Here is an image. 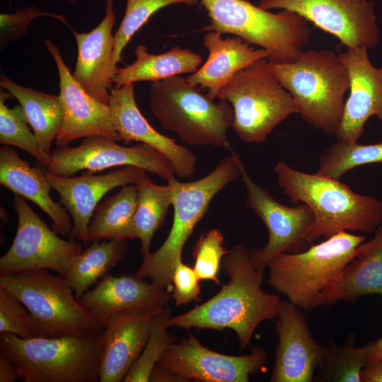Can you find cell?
I'll use <instances>...</instances> for the list:
<instances>
[{
    "instance_id": "cell-45",
    "label": "cell",
    "mask_w": 382,
    "mask_h": 382,
    "mask_svg": "<svg viewBox=\"0 0 382 382\" xmlns=\"http://www.w3.org/2000/svg\"><path fill=\"white\" fill-rule=\"evenodd\" d=\"M71 4H75L76 0H68Z\"/></svg>"
},
{
    "instance_id": "cell-6",
    "label": "cell",
    "mask_w": 382,
    "mask_h": 382,
    "mask_svg": "<svg viewBox=\"0 0 382 382\" xmlns=\"http://www.w3.org/2000/svg\"><path fill=\"white\" fill-rule=\"evenodd\" d=\"M364 236L342 231L296 253H280L270 260L268 282L301 309L322 304L330 287L354 258Z\"/></svg>"
},
{
    "instance_id": "cell-29",
    "label": "cell",
    "mask_w": 382,
    "mask_h": 382,
    "mask_svg": "<svg viewBox=\"0 0 382 382\" xmlns=\"http://www.w3.org/2000/svg\"><path fill=\"white\" fill-rule=\"evenodd\" d=\"M137 187L125 185L106 196L96 207L88 228V243L103 240L135 239L134 216Z\"/></svg>"
},
{
    "instance_id": "cell-44",
    "label": "cell",
    "mask_w": 382,
    "mask_h": 382,
    "mask_svg": "<svg viewBox=\"0 0 382 382\" xmlns=\"http://www.w3.org/2000/svg\"><path fill=\"white\" fill-rule=\"evenodd\" d=\"M369 362L382 359V337L364 345Z\"/></svg>"
},
{
    "instance_id": "cell-8",
    "label": "cell",
    "mask_w": 382,
    "mask_h": 382,
    "mask_svg": "<svg viewBox=\"0 0 382 382\" xmlns=\"http://www.w3.org/2000/svg\"><path fill=\"white\" fill-rule=\"evenodd\" d=\"M210 19L202 30L238 37L267 51L270 63L295 61L308 42L312 29L300 15L272 13L246 0H200Z\"/></svg>"
},
{
    "instance_id": "cell-40",
    "label": "cell",
    "mask_w": 382,
    "mask_h": 382,
    "mask_svg": "<svg viewBox=\"0 0 382 382\" xmlns=\"http://www.w3.org/2000/svg\"><path fill=\"white\" fill-rule=\"evenodd\" d=\"M194 268L179 262L175 267L172 276L173 284L172 297L176 306L186 305L193 301H198L200 286Z\"/></svg>"
},
{
    "instance_id": "cell-30",
    "label": "cell",
    "mask_w": 382,
    "mask_h": 382,
    "mask_svg": "<svg viewBox=\"0 0 382 382\" xmlns=\"http://www.w3.org/2000/svg\"><path fill=\"white\" fill-rule=\"evenodd\" d=\"M126 239L94 241L72 259L65 275L77 300L122 260Z\"/></svg>"
},
{
    "instance_id": "cell-37",
    "label": "cell",
    "mask_w": 382,
    "mask_h": 382,
    "mask_svg": "<svg viewBox=\"0 0 382 382\" xmlns=\"http://www.w3.org/2000/svg\"><path fill=\"white\" fill-rule=\"evenodd\" d=\"M224 238L219 230H209L201 235L197 241L194 249V270L201 280H212L220 284L218 273L220 264L228 250L225 248Z\"/></svg>"
},
{
    "instance_id": "cell-34",
    "label": "cell",
    "mask_w": 382,
    "mask_h": 382,
    "mask_svg": "<svg viewBox=\"0 0 382 382\" xmlns=\"http://www.w3.org/2000/svg\"><path fill=\"white\" fill-rule=\"evenodd\" d=\"M13 98L7 91H0V144L19 148L33 156L46 168L50 162V154L40 146L21 105L8 108L5 101Z\"/></svg>"
},
{
    "instance_id": "cell-13",
    "label": "cell",
    "mask_w": 382,
    "mask_h": 382,
    "mask_svg": "<svg viewBox=\"0 0 382 382\" xmlns=\"http://www.w3.org/2000/svg\"><path fill=\"white\" fill-rule=\"evenodd\" d=\"M265 10L294 12L333 35L347 48L378 46L380 30L372 0H260Z\"/></svg>"
},
{
    "instance_id": "cell-14",
    "label": "cell",
    "mask_w": 382,
    "mask_h": 382,
    "mask_svg": "<svg viewBox=\"0 0 382 382\" xmlns=\"http://www.w3.org/2000/svg\"><path fill=\"white\" fill-rule=\"evenodd\" d=\"M241 178L246 191L245 205L264 223L268 231L267 243L250 250V258L257 269H265L271 259L280 253H296L308 247V232L313 215L303 203L288 207L279 203L258 185L240 161Z\"/></svg>"
},
{
    "instance_id": "cell-28",
    "label": "cell",
    "mask_w": 382,
    "mask_h": 382,
    "mask_svg": "<svg viewBox=\"0 0 382 382\" xmlns=\"http://www.w3.org/2000/svg\"><path fill=\"white\" fill-rule=\"evenodd\" d=\"M0 86L19 102L40 146L50 154L63 120L59 96L23 86L4 74L0 76Z\"/></svg>"
},
{
    "instance_id": "cell-31",
    "label": "cell",
    "mask_w": 382,
    "mask_h": 382,
    "mask_svg": "<svg viewBox=\"0 0 382 382\" xmlns=\"http://www.w3.org/2000/svg\"><path fill=\"white\" fill-rule=\"evenodd\" d=\"M137 205L134 216L135 238L141 241L142 256L150 253L156 231L163 226L169 207L173 204V192L169 184L159 185L146 175L137 183Z\"/></svg>"
},
{
    "instance_id": "cell-12",
    "label": "cell",
    "mask_w": 382,
    "mask_h": 382,
    "mask_svg": "<svg viewBox=\"0 0 382 382\" xmlns=\"http://www.w3.org/2000/svg\"><path fill=\"white\" fill-rule=\"evenodd\" d=\"M49 154L50 164L42 170L57 175L72 176L83 170L93 173L117 166L138 167L166 181L175 175L170 160L144 143L125 146L107 137L93 136L83 138L74 147L57 146Z\"/></svg>"
},
{
    "instance_id": "cell-16",
    "label": "cell",
    "mask_w": 382,
    "mask_h": 382,
    "mask_svg": "<svg viewBox=\"0 0 382 382\" xmlns=\"http://www.w3.org/2000/svg\"><path fill=\"white\" fill-rule=\"evenodd\" d=\"M44 42L57 69L59 97L63 110L62 125L55 144L68 146L76 139L93 136L121 141L113 127L109 105L86 92L71 73L57 45L48 39Z\"/></svg>"
},
{
    "instance_id": "cell-20",
    "label": "cell",
    "mask_w": 382,
    "mask_h": 382,
    "mask_svg": "<svg viewBox=\"0 0 382 382\" xmlns=\"http://www.w3.org/2000/svg\"><path fill=\"white\" fill-rule=\"evenodd\" d=\"M338 56L347 69L350 86L335 137L357 143L370 117L382 120V66L372 64L365 47L347 48Z\"/></svg>"
},
{
    "instance_id": "cell-33",
    "label": "cell",
    "mask_w": 382,
    "mask_h": 382,
    "mask_svg": "<svg viewBox=\"0 0 382 382\" xmlns=\"http://www.w3.org/2000/svg\"><path fill=\"white\" fill-rule=\"evenodd\" d=\"M382 163V141L359 144L337 140L319 156L318 174L336 179L364 165Z\"/></svg>"
},
{
    "instance_id": "cell-5",
    "label": "cell",
    "mask_w": 382,
    "mask_h": 382,
    "mask_svg": "<svg viewBox=\"0 0 382 382\" xmlns=\"http://www.w3.org/2000/svg\"><path fill=\"white\" fill-rule=\"evenodd\" d=\"M103 330L94 335L34 337L2 333L0 352L24 382H98Z\"/></svg>"
},
{
    "instance_id": "cell-25",
    "label": "cell",
    "mask_w": 382,
    "mask_h": 382,
    "mask_svg": "<svg viewBox=\"0 0 382 382\" xmlns=\"http://www.w3.org/2000/svg\"><path fill=\"white\" fill-rule=\"evenodd\" d=\"M221 35L214 30L204 35L203 45L208 51V58L187 77L192 86L207 89V95L213 100L238 71L259 59L268 58L264 49H255L238 37L223 38Z\"/></svg>"
},
{
    "instance_id": "cell-10",
    "label": "cell",
    "mask_w": 382,
    "mask_h": 382,
    "mask_svg": "<svg viewBox=\"0 0 382 382\" xmlns=\"http://www.w3.org/2000/svg\"><path fill=\"white\" fill-rule=\"evenodd\" d=\"M217 98L232 107L231 127L245 143H262L293 114L299 113L290 93L282 85L267 58L238 71L219 91Z\"/></svg>"
},
{
    "instance_id": "cell-19",
    "label": "cell",
    "mask_w": 382,
    "mask_h": 382,
    "mask_svg": "<svg viewBox=\"0 0 382 382\" xmlns=\"http://www.w3.org/2000/svg\"><path fill=\"white\" fill-rule=\"evenodd\" d=\"M170 297L168 290L134 274L117 277L109 273L86 291L79 301L104 329L122 314L163 310L168 307Z\"/></svg>"
},
{
    "instance_id": "cell-23",
    "label": "cell",
    "mask_w": 382,
    "mask_h": 382,
    "mask_svg": "<svg viewBox=\"0 0 382 382\" xmlns=\"http://www.w3.org/2000/svg\"><path fill=\"white\" fill-rule=\"evenodd\" d=\"M158 312L122 314L104 328L99 382H123L143 351Z\"/></svg>"
},
{
    "instance_id": "cell-24",
    "label": "cell",
    "mask_w": 382,
    "mask_h": 382,
    "mask_svg": "<svg viewBox=\"0 0 382 382\" xmlns=\"http://www.w3.org/2000/svg\"><path fill=\"white\" fill-rule=\"evenodd\" d=\"M0 184L37 205L52 220V229L57 234H70L73 227L70 214L51 198L52 187L43 170L32 167L8 145L0 147Z\"/></svg>"
},
{
    "instance_id": "cell-2",
    "label": "cell",
    "mask_w": 382,
    "mask_h": 382,
    "mask_svg": "<svg viewBox=\"0 0 382 382\" xmlns=\"http://www.w3.org/2000/svg\"><path fill=\"white\" fill-rule=\"evenodd\" d=\"M277 182L294 204L308 207L313 221L308 232L311 243L342 231L371 234L382 224V201L354 192L340 180L298 170L284 161L276 163Z\"/></svg>"
},
{
    "instance_id": "cell-11",
    "label": "cell",
    "mask_w": 382,
    "mask_h": 382,
    "mask_svg": "<svg viewBox=\"0 0 382 382\" xmlns=\"http://www.w3.org/2000/svg\"><path fill=\"white\" fill-rule=\"evenodd\" d=\"M13 206L18 226L12 245L0 258V274L46 269L65 277L74 257L83 250V245L59 237L23 197L15 195Z\"/></svg>"
},
{
    "instance_id": "cell-7",
    "label": "cell",
    "mask_w": 382,
    "mask_h": 382,
    "mask_svg": "<svg viewBox=\"0 0 382 382\" xmlns=\"http://www.w3.org/2000/svg\"><path fill=\"white\" fill-rule=\"evenodd\" d=\"M149 107L161 126L183 143L232 150L227 132L234 119L226 100L214 103L180 75L153 81Z\"/></svg>"
},
{
    "instance_id": "cell-1",
    "label": "cell",
    "mask_w": 382,
    "mask_h": 382,
    "mask_svg": "<svg viewBox=\"0 0 382 382\" xmlns=\"http://www.w3.org/2000/svg\"><path fill=\"white\" fill-rule=\"evenodd\" d=\"M222 266L228 282L212 298L190 311L170 318L169 327L183 329L233 330L242 348L248 347L258 325L276 318L281 303L279 296L262 289L264 269H257L250 250L243 243L224 256Z\"/></svg>"
},
{
    "instance_id": "cell-41",
    "label": "cell",
    "mask_w": 382,
    "mask_h": 382,
    "mask_svg": "<svg viewBox=\"0 0 382 382\" xmlns=\"http://www.w3.org/2000/svg\"><path fill=\"white\" fill-rule=\"evenodd\" d=\"M21 378L13 363L0 352V382H14Z\"/></svg>"
},
{
    "instance_id": "cell-39",
    "label": "cell",
    "mask_w": 382,
    "mask_h": 382,
    "mask_svg": "<svg viewBox=\"0 0 382 382\" xmlns=\"http://www.w3.org/2000/svg\"><path fill=\"white\" fill-rule=\"evenodd\" d=\"M40 16H50L71 28L61 15L41 11L37 7L30 6L17 9L14 13L0 14V48L1 50L8 45L23 37L32 21Z\"/></svg>"
},
{
    "instance_id": "cell-36",
    "label": "cell",
    "mask_w": 382,
    "mask_h": 382,
    "mask_svg": "<svg viewBox=\"0 0 382 382\" xmlns=\"http://www.w3.org/2000/svg\"><path fill=\"white\" fill-rule=\"evenodd\" d=\"M199 0H127L123 19L114 35V63L122 61V54L132 36L158 10L172 5L195 6Z\"/></svg>"
},
{
    "instance_id": "cell-35",
    "label": "cell",
    "mask_w": 382,
    "mask_h": 382,
    "mask_svg": "<svg viewBox=\"0 0 382 382\" xmlns=\"http://www.w3.org/2000/svg\"><path fill=\"white\" fill-rule=\"evenodd\" d=\"M171 311L169 307L159 311L153 317L144 348L123 382L149 381L152 370L167 347L174 342L173 336L168 332Z\"/></svg>"
},
{
    "instance_id": "cell-3",
    "label": "cell",
    "mask_w": 382,
    "mask_h": 382,
    "mask_svg": "<svg viewBox=\"0 0 382 382\" xmlns=\"http://www.w3.org/2000/svg\"><path fill=\"white\" fill-rule=\"evenodd\" d=\"M241 156L233 151L223 158L209 174L192 182L168 180L173 192L174 213L170 232L155 252L143 256L134 275L150 279L157 286L168 291L175 265L182 261L183 248L197 224L207 213L214 197L228 185L241 178Z\"/></svg>"
},
{
    "instance_id": "cell-4",
    "label": "cell",
    "mask_w": 382,
    "mask_h": 382,
    "mask_svg": "<svg viewBox=\"0 0 382 382\" xmlns=\"http://www.w3.org/2000/svg\"><path fill=\"white\" fill-rule=\"evenodd\" d=\"M270 64L294 99L301 118L336 137L350 86L347 69L338 54L327 49L308 50L292 62Z\"/></svg>"
},
{
    "instance_id": "cell-15",
    "label": "cell",
    "mask_w": 382,
    "mask_h": 382,
    "mask_svg": "<svg viewBox=\"0 0 382 382\" xmlns=\"http://www.w3.org/2000/svg\"><path fill=\"white\" fill-rule=\"evenodd\" d=\"M265 350L253 347L247 355L221 354L204 347L194 335L173 342L157 365L183 381L248 382L249 377L265 368Z\"/></svg>"
},
{
    "instance_id": "cell-26",
    "label": "cell",
    "mask_w": 382,
    "mask_h": 382,
    "mask_svg": "<svg viewBox=\"0 0 382 382\" xmlns=\"http://www.w3.org/2000/svg\"><path fill=\"white\" fill-rule=\"evenodd\" d=\"M370 294L382 295V226L361 243L339 279L325 294L321 306L354 301Z\"/></svg>"
},
{
    "instance_id": "cell-21",
    "label": "cell",
    "mask_w": 382,
    "mask_h": 382,
    "mask_svg": "<svg viewBox=\"0 0 382 382\" xmlns=\"http://www.w3.org/2000/svg\"><path fill=\"white\" fill-rule=\"evenodd\" d=\"M109 107L111 120L121 141L150 145L171 162L176 176L188 178L196 171L197 158L187 147L156 131L141 113L134 96V83L110 90Z\"/></svg>"
},
{
    "instance_id": "cell-38",
    "label": "cell",
    "mask_w": 382,
    "mask_h": 382,
    "mask_svg": "<svg viewBox=\"0 0 382 382\" xmlns=\"http://www.w3.org/2000/svg\"><path fill=\"white\" fill-rule=\"evenodd\" d=\"M0 333H11L24 339L33 337L29 311L13 293L1 287Z\"/></svg>"
},
{
    "instance_id": "cell-32",
    "label": "cell",
    "mask_w": 382,
    "mask_h": 382,
    "mask_svg": "<svg viewBox=\"0 0 382 382\" xmlns=\"http://www.w3.org/2000/svg\"><path fill=\"white\" fill-rule=\"evenodd\" d=\"M356 335L337 345L332 340L325 347V354L318 369L316 381L322 382H361V372L369 363L365 347L354 345Z\"/></svg>"
},
{
    "instance_id": "cell-22",
    "label": "cell",
    "mask_w": 382,
    "mask_h": 382,
    "mask_svg": "<svg viewBox=\"0 0 382 382\" xmlns=\"http://www.w3.org/2000/svg\"><path fill=\"white\" fill-rule=\"evenodd\" d=\"M115 22L113 0H105V16L94 29L88 33L70 29L78 51L72 74L87 93L105 105L109 103L112 79L117 68L114 63L112 35Z\"/></svg>"
},
{
    "instance_id": "cell-42",
    "label": "cell",
    "mask_w": 382,
    "mask_h": 382,
    "mask_svg": "<svg viewBox=\"0 0 382 382\" xmlns=\"http://www.w3.org/2000/svg\"><path fill=\"white\" fill-rule=\"evenodd\" d=\"M360 377L361 382H382V359L369 362Z\"/></svg>"
},
{
    "instance_id": "cell-27",
    "label": "cell",
    "mask_w": 382,
    "mask_h": 382,
    "mask_svg": "<svg viewBox=\"0 0 382 382\" xmlns=\"http://www.w3.org/2000/svg\"><path fill=\"white\" fill-rule=\"evenodd\" d=\"M135 61L123 68L117 67L112 76L115 87L137 81H156L183 74H193L201 66L202 57L187 49L173 47L161 54H151L139 44L134 49Z\"/></svg>"
},
{
    "instance_id": "cell-17",
    "label": "cell",
    "mask_w": 382,
    "mask_h": 382,
    "mask_svg": "<svg viewBox=\"0 0 382 382\" xmlns=\"http://www.w3.org/2000/svg\"><path fill=\"white\" fill-rule=\"evenodd\" d=\"M300 309L281 300L275 318L279 341L271 382H311L325 357V347L313 339Z\"/></svg>"
},
{
    "instance_id": "cell-18",
    "label": "cell",
    "mask_w": 382,
    "mask_h": 382,
    "mask_svg": "<svg viewBox=\"0 0 382 382\" xmlns=\"http://www.w3.org/2000/svg\"><path fill=\"white\" fill-rule=\"evenodd\" d=\"M59 202L70 214L73 227L70 239L88 243V228L93 212L105 195L118 187L134 184L147 172L135 166H122L108 173L61 176L44 172Z\"/></svg>"
},
{
    "instance_id": "cell-9",
    "label": "cell",
    "mask_w": 382,
    "mask_h": 382,
    "mask_svg": "<svg viewBox=\"0 0 382 382\" xmlns=\"http://www.w3.org/2000/svg\"><path fill=\"white\" fill-rule=\"evenodd\" d=\"M0 287L13 293L29 311L33 337L86 336L103 330L64 276L46 269L0 274Z\"/></svg>"
},
{
    "instance_id": "cell-43",
    "label": "cell",
    "mask_w": 382,
    "mask_h": 382,
    "mask_svg": "<svg viewBox=\"0 0 382 382\" xmlns=\"http://www.w3.org/2000/svg\"><path fill=\"white\" fill-rule=\"evenodd\" d=\"M149 381L163 382V381H183L178 376L170 374L162 369L157 364L155 366L150 375Z\"/></svg>"
}]
</instances>
